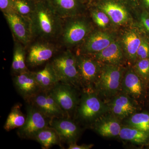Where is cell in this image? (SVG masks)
Listing matches in <instances>:
<instances>
[{"instance_id":"cell-1","label":"cell","mask_w":149,"mask_h":149,"mask_svg":"<svg viewBox=\"0 0 149 149\" xmlns=\"http://www.w3.org/2000/svg\"><path fill=\"white\" fill-rule=\"evenodd\" d=\"M30 19L33 39L37 38L50 42L59 38L63 19L54 11L47 0L35 3Z\"/></svg>"},{"instance_id":"cell-2","label":"cell","mask_w":149,"mask_h":149,"mask_svg":"<svg viewBox=\"0 0 149 149\" xmlns=\"http://www.w3.org/2000/svg\"><path fill=\"white\" fill-rule=\"evenodd\" d=\"M92 22L83 14L63 19L59 38L63 45L70 49L78 47L94 30Z\"/></svg>"},{"instance_id":"cell-3","label":"cell","mask_w":149,"mask_h":149,"mask_svg":"<svg viewBox=\"0 0 149 149\" xmlns=\"http://www.w3.org/2000/svg\"><path fill=\"white\" fill-rule=\"evenodd\" d=\"M126 68L123 65L103 64L100 74L94 86L98 95L114 97L121 90L123 74Z\"/></svg>"},{"instance_id":"cell-4","label":"cell","mask_w":149,"mask_h":149,"mask_svg":"<svg viewBox=\"0 0 149 149\" xmlns=\"http://www.w3.org/2000/svg\"><path fill=\"white\" fill-rule=\"evenodd\" d=\"M51 63L60 82L74 87L80 85L76 54L68 49L56 56Z\"/></svg>"},{"instance_id":"cell-5","label":"cell","mask_w":149,"mask_h":149,"mask_svg":"<svg viewBox=\"0 0 149 149\" xmlns=\"http://www.w3.org/2000/svg\"><path fill=\"white\" fill-rule=\"evenodd\" d=\"M91 4L105 13L115 26H128L133 23V11L123 0H97Z\"/></svg>"},{"instance_id":"cell-6","label":"cell","mask_w":149,"mask_h":149,"mask_svg":"<svg viewBox=\"0 0 149 149\" xmlns=\"http://www.w3.org/2000/svg\"><path fill=\"white\" fill-rule=\"evenodd\" d=\"M107 107L93 89H84L79 101L77 115L87 122L95 121L106 112Z\"/></svg>"},{"instance_id":"cell-7","label":"cell","mask_w":149,"mask_h":149,"mask_svg":"<svg viewBox=\"0 0 149 149\" xmlns=\"http://www.w3.org/2000/svg\"><path fill=\"white\" fill-rule=\"evenodd\" d=\"M118 38L116 32L104 29H95L78 47L77 54L93 55L107 47Z\"/></svg>"},{"instance_id":"cell-8","label":"cell","mask_w":149,"mask_h":149,"mask_svg":"<svg viewBox=\"0 0 149 149\" xmlns=\"http://www.w3.org/2000/svg\"><path fill=\"white\" fill-rule=\"evenodd\" d=\"M27 116L24 125L17 130V135L23 139H33L44 128L49 127L50 118L43 114L32 104L28 103Z\"/></svg>"},{"instance_id":"cell-9","label":"cell","mask_w":149,"mask_h":149,"mask_svg":"<svg viewBox=\"0 0 149 149\" xmlns=\"http://www.w3.org/2000/svg\"><path fill=\"white\" fill-rule=\"evenodd\" d=\"M76 54L80 85L84 89H94L103 64L91 55Z\"/></svg>"},{"instance_id":"cell-10","label":"cell","mask_w":149,"mask_h":149,"mask_svg":"<svg viewBox=\"0 0 149 149\" xmlns=\"http://www.w3.org/2000/svg\"><path fill=\"white\" fill-rule=\"evenodd\" d=\"M144 34L139 23H133L127 26L119 37L125 59L133 65L137 61V51Z\"/></svg>"},{"instance_id":"cell-11","label":"cell","mask_w":149,"mask_h":149,"mask_svg":"<svg viewBox=\"0 0 149 149\" xmlns=\"http://www.w3.org/2000/svg\"><path fill=\"white\" fill-rule=\"evenodd\" d=\"M3 14L15 40L24 47L28 45L33 39L30 19L14 11Z\"/></svg>"},{"instance_id":"cell-12","label":"cell","mask_w":149,"mask_h":149,"mask_svg":"<svg viewBox=\"0 0 149 149\" xmlns=\"http://www.w3.org/2000/svg\"><path fill=\"white\" fill-rule=\"evenodd\" d=\"M74 87L69 84L59 82L49 91L67 117H70V114L78 104V99Z\"/></svg>"},{"instance_id":"cell-13","label":"cell","mask_w":149,"mask_h":149,"mask_svg":"<svg viewBox=\"0 0 149 149\" xmlns=\"http://www.w3.org/2000/svg\"><path fill=\"white\" fill-rule=\"evenodd\" d=\"M49 118L67 117L49 91H41L29 102Z\"/></svg>"},{"instance_id":"cell-14","label":"cell","mask_w":149,"mask_h":149,"mask_svg":"<svg viewBox=\"0 0 149 149\" xmlns=\"http://www.w3.org/2000/svg\"><path fill=\"white\" fill-rule=\"evenodd\" d=\"M56 47L49 41L37 42L30 46L26 56V63L28 66H39L49 60L56 52Z\"/></svg>"},{"instance_id":"cell-15","label":"cell","mask_w":149,"mask_h":149,"mask_svg":"<svg viewBox=\"0 0 149 149\" xmlns=\"http://www.w3.org/2000/svg\"><path fill=\"white\" fill-rule=\"evenodd\" d=\"M49 126L56 131L61 142L68 145L76 143L79 138L80 128L70 117L52 118L50 121Z\"/></svg>"},{"instance_id":"cell-16","label":"cell","mask_w":149,"mask_h":149,"mask_svg":"<svg viewBox=\"0 0 149 149\" xmlns=\"http://www.w3.org/2000/svg\"><path fill=\"white\" fill-rule=\"evenodd\" d=\"M54 11L63 19L83 14L88 6L84 0H47Z\"/></svg>"},{"instance_id":"cell-17","label":"cell","mask_w":149,"mask_h":149,"mask_svg":"<svg viewBox=\"0 0 149 149\" xmlns=\"http://www.w3.org/2000/svg\"><path fill=\"white\" fill-rule=\"evenodd\" d=\"M13 83L19 94L27 103L42 91L35 79L34 72L29 70L15 75Z\"/></svg>"},{"instance_id":"cell-18","label":"cell","mask_w":149,"mask_h":149,"mask_svg":"<svg viewBox=\"0 0 149 149\" xmlns=\"http://www.w3.org/2000/svg\"><path fill=\"white\" fill-rule=\"evenodd\" d=\"M91 55L103 64L123 65L126 59L119 37L100 52Z\"/></svg>"},{"instance_id":"cell-19","label":"cell","mask_w":149,"mask_h":149,"mask_svg":"<svg viewBox=\"0 0 149 149\" xmlns=\"http://www.w3.org/2000/svg\"><path fill=\"white\" fill-rule=\"evenodd\" d=\"M143 81L136 73L133 67L125 69L123 78L121 91L123 93L133 99L141 97L143 91Z\"/></svg>"},{"instance_id":"cell-20","label":"cell","mask_w":149,"mask_h":149,"mask_svg":"<svg viewBox=\"0 0 149 149\" xmlns=\"http://www.w3.org/2000/svg\"><path fill=\"white\" fill-rule=\"evenodd\" d=\"M94 128L103 137H112L119 136L122 126L118 118L112 114L102 116L97 118Z\"/></svg>"},{"instance_id":"cell-21","label":"cell","mask_w":149,"mask_h":149,"mask_svg":"<svg viewBox=\"0 0 149 149\" xmlns=\"http://www.w3.org/2000/svg\"><path fill=\"white\" fill-rule=\"evenodd\" d=\"M34 73L42 91H49L60 82L51 63H48L43 69Z\"/></svg>"},{"instance_id":"cell-22","label":"cell","mask_w":149,"mask_h":149,"mask_svg":"<svg viewBox=\"0 0 149 149\" xmlns=\"http://www.w3.org/2000/svg\"><path fill=\"white\" fill-rule=\"evenodd\" d=\"M11 68L15 75L29 70L26 63L24 46L17 41L15 44Z\"/></svg>"},{"instance_id":"cell-23","label":"cell","mask_w":149,"mask_h":149,"mask_svg":"<svg viewBox=\"0 0 149 149\" xmlns=\"http://www.w3.org/2000/svg\"><path fill=\"white\" fill-rule=\"evenodd\" d=\"M34 140L37 141L44 149H49L55 145L61 146L60 139L54 129L51 127L44 128L37 133Z\"/></svg>"},{"instance_id":"cell-24","label":"cell","mask_w":149,"mask_h":149,"mask_svg":"<svg viewBox=\"0 0 149 149\" xmlns=\"http://www.w3.org/2000/svg\"><path fill=\"white\" fill-rule=\"evenodd\" d=\"M119 136L122 140L136 144L146 143L149 137V132L142 131L132 126L122 127Z\"/></svg>"},{"instance_id":"cell-25","label":"cell","mask_w":149,"mask_h":149,"mask_svg":"<svg viewBox=\"0 0 149 149\" xmlns=\"http://www.w3.org/2000/svg\"><path fill=\"white\" fill-rule=\"evenodd\" d=\"M21 107L20 104H17L12 108L4 125L6 131H10L24 125L26 117L22 111Z\"/></svg>"},{"instance_id":"cell-26","label":"cell","mask_w":149,"mask_h":149,"mask_svg":"<svg viewBox=\"0 0 149 149\" xmlns=\"http://www.w3.org/2000/svg\"><path fill=\"white\" fill-rule=\"evenodd\" d=\"M88 9L90 12L92 20L99 29L108 30L112 24L107 15L94 5L88 6Z\"/></svg>"},{"instance_id":"cell-27","label":"cell","mask_w":149,"mask_h":149,"mask_svg":"<svg viewBox=\"0 0 149 149\" xmlns=\"http://www.w3.org/2000/svg\"><path fill=\"white\" fill-rule=\"evenodd\" d=\"M128 123L129 126L149 132V114L146 113H133L128 119Z\"/></svg>"},{"instance_id":"cell-28","label":"cell","mask_w":149,"mask_h":149,"mask_svg":"<svg viewBox=\"0 0 149 149\" xmlns=\"http://www.w3.org/2000/svg\"><path fill=\"white\" fill-rule=\"evenodd\" d=\"M132 99L125 94L114 96L110 104L116 105L128 111L130 115L135 113L136 107Z\"/></svg>"},{"instance_id":"cell-29","label":"cell","mask_w":149,"mask_h":149,"mask_svg":"<svg viewBox=\"0 0 149 149\" xmlns=\"http://www.w3.org/2000/svg\"><path fill=\"white\" fill-rule=\"evenodd\" d=\"M14 3L15 11L30 19L35 9L36 2L31 0H14Z\"/></svg>"},{"instance_id":"cell-30","label":"cell","mask_w":149,"mask_h":149,"mask_svg":"<svg viewBox=\"0 0 149 149\" xmlns=\"http://www.w3.org/2000/svg\"><path fill=\"white\" fill-rule=\"evenodd\" d=\"M133 69L144 82L149 81V58L137 60L133 64Z\"/></svg>"},{"instance_id":"cell-31","label":"cell","mask_w":149,"mask_h":149,"mask_svg":"<svg viewBox=\"0 0 149 149\" xmlns=\"http://www.w3.org/2000/svg\"><path fill=\"white\" fill-rule=\"evenodd\" d=\"M136 56L137 60L149 58V39L145 32Z\"/></svg>"},{"instance_id":"cell-32","label":"cell","mask_w":149,"mask_h":149,"mask_svg":"<svg viewBox=\"0 0 149 149\" xmlns=\"http://www.w3.org/2000/svg\"><path fill=\"white\" fill-rule=\"evenodd\" d=\"M139 16V25L149 39V13L142 9Z\"/></svg>"},{"instance_id":"cell-33","label":"cell","mask_w":149,"mask_h":149,"mask_svg":"<svg viewBox=\"0 0 149 149\" xmlns=\"http://www.w3.org/2000/svg\"><path fill=\"white\" fill-rule=\"evenodd\" d=\"M0 9L3 13L15 11L14 0H0Z\"/></svg>"},{"instance_id":"cell-34","label":"cell","mask_w":149,"mask_h":149,"mask_svg":"<svg viewBox=\"0 0 149 149\" xmlns=\"http://www.w3.org/2000/svg\"><path fill=\"white\" fill-rule=\"evenodd\" d=\"M133 11L139 12L142 9L141 0H123Z\"/></svg>"},{"instance_id":"cell-35","label":"cell","mask_w":149,"mask_h":149,"mask_svg":"<svg viewBox=\"0 0 149 149\" xmlns=\"http://www.w3.org/2000/svg\"><path fill=\"white\" fill-rule=\"evenodd\" d=\"M94 146L93 144H83L82 145H77L76 143L70 144L68 145V149H90Z\"/></svg>"},{"instance_id":"cell-36","label":"cell","mask_w":149,"mask_h":149,"mask_svg":"<svg viewBox=\"0 0 149 149\" xmlns=\"http://www.w3.org/2000/svg\"><path fill=\"white\" fill-rule=\"evenodd\" d=\"M142 9L145 10L149 13V0H141Z\"/></svg>"},{"instance_id":"cell-37","label":"cell","mask_w":149,"mask_h":149,"mask_svg":"<svg viewBox=\"0 0 149 149\" xmlns=\"http://www.w3.org/2000/svg\"><path fill=\"white\" fill-rule=\"evenodd\" d=\"M84 1L88 5V6L90 5L91 4L93 3L97 0H84Z\"/></svg>"},{"instance_id":"cell-38","label":"cell","mask_w":149,"mask_h":149,"mask_svg":"<svg viewBox=\"0 0 149 149\" xmlns=\"http://www.w3.org/2000/svg\"><path fill=\"white\" fill-rule=\"evenodd\" d=\"M32 1L35 2H37L39 1H41V0H31Z\"/></svg>"}]
</instances>
